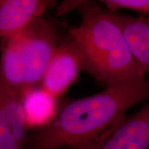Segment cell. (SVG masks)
<instances>
[{
  "mask_svg": "<svg viewBox=\"0 0 149 149\" xmlns=\"http://www.w3.org/2000/svg\"><path fill=\"white\" fill-rule=\"evenodd\" d=\"M149 99V79L108 86L93 95L74 100L57 111L29 141V149H61L98 139L133 106Z\"/></svg>",
  "mask_w": 149,
  "mask_h": 149,
  "instance_id": "1",
  "label": "cell"
},
{
  "mask_svg": "<svg viewBox=\"0 0 149 149\" xmlns=\"http://www.w3.org/2000/svg\"><path fill=\"white\" fill-rule=\"evenodd\" d=\"M19 37L24 61L26 88L34 87L41 81L59 46L58 35L49 22L39 17L31 22Z\"/></svg>",
  "mask_w": 149,
  "mask_h": 149,
  "instance_id": "3",
  "label": "cell"
},
{
  "mask_svg": "<svg viewBox=\"0 0 149 149\" xmlns=\"http://www.w3.org/2000/svg\"><path fill=\"white\" fill-rule=\"evenodd\" d=\"M120 28L134 58L145 74L149 72V16L132 17L105 10Z\"/></svg>",
  "mask_w": 149,
  "mask_h": 149,
  "instance_id": "7",
  "label": "cell"
},
{
  "mask_svg": "<svg viewBox=\"0 0 149 149\" xmlns=\"http://www.w3.org/2000/svg\"><path fill=\"white\" fill-rule=\"evenodd\" d=\"M83 69L81 51L73 40L59 44L41 79V88L54 98L64 95Z\"/></svg>",
  "mask_w": 149,
  "mask_h": 149,
  "instance_id": "4",
  "label": "cell"
},
{
  "mask_svg": "<svg viewBox=\"0 0 149 149\" xmlns=\"http://www.w3.org/2000/svg\"><path fill=\"white\" fill-rule=\"evenodd\" d=\"M22 93L0 83V122L25 147L27 125L22 107Z\"/></svg>",
  "mask_w": 149,
  "mask_h": 149,
  "instance_id": "8",
  "label": "cell"
},
{
  "mask_svg": "<svg viewBox=\"0 0 149 149\" xmlns=\"http://www.w3.org/2000/svg\"><path fill=\"white\" fill-rule=\"evenodd\" d=\"M0 83L21 92L26 88L24 61L19 36L6 40L1 55Z\"/></svg>",
  "mask_w": 149,
  "mask_h": 149,
  "instance_id": "10",
  "label": "cell"
},
{
  "mask_svg": "<svg viewBox=\"0 0 149 149\" xmlns=\"http://www.w3.org/2000/svg\"><path fill=\"white\" fill-rule=\"evenodd\" d=\"M0 149H25L3 123L0 122Z\"/></svg>",
  "mask_w": 149,
  "mask_h": 149,
  "instance_id": "12",
  "label": "cell"
},
{
  "mask_svg": "<svg viewBox=\"0 0 149 149\" xmlns=\"http://www.w3.org/2000/svg\"><path fill=\"white\" fill-rule=\"evenodd\" d=\"M55 4V1L48 0H1L0 35L6 40L19 36L31 22Z\"/></svg>",
  "mask_w": 149,
  "mask_h": 149,
  "instance_id": "6",
  "label": "cell"
},
{
  "mask_svg": "<svg viewBox=\"0 0 149 149\" xmlns=\"http://www.w3.org/2000/svg\"><path fill=\"white\" fill-rule=\"evenodd\" d=\"M102 2L110 11L121 8L137 11L149 16V0H103Z\"/></svg>",
  "mask_w": 149,
  "mask_h": 149,
  "instance_id": "11",
  "label": "cell"
},
{
  "mask_svg": "<svg viewBox=\"0 0 149 149\" xmlns=\"http://www.w3.org/2000/svg\"><path fill=\"white\" fill-rule=\"evenodd\" d=\"M22 107L27 126L42 127L57 113L55 98L42 88L28 87L22 91Z\"/></svg>",
  "mask_w": 149,
  "mask_h": 149,
  "instance_id": "9",
  "label": "cell"
},
{
  "mask_svg": "<svg viewBox=\"0 0 149 149\" xmlns=\"http://www.w3.org/2000/svg\"><path fill=\"white\" fill-rule=\"evenodd\" d=\"M100 138V137L94 141H89V142L81 143V144L72 145V146H66L64 147V148H62L61 149H93L94 147L95 146L97 142V141Z\"/></svg>",
  "mask_w": 149,
  "mask_h": 149,
  "instance_id": "13",
  "label": "cell"
},
{
  "mask_svg": "<svg viewBox=\"0 0 149 149\" xmlns=\"http://www.w3.org/2000/svg\"><path fill=\"white\" fill-rule=\"evenodd\" d=\"M78 8L82 20L68 33L81 51L83 69L107 86L145 77L120 28L105 10L88 1Z\"/></svg>",
  "mask_w": 149,
  "mask_h": 149,
  "instance_id": "2",
  "label": "cell"
},
{
  "mask_svg": "<svg viewBox=\"0 0 149 149\" xmlns=\"http://www.w3.org/2000/svg\"><path fill=\"white\" fill-rule=\"evenodd\" d=\"M93 149H149V102L135 114L123 117Z\"/></svg>",
  "mask_w": 149,
  "mask_h": 149,
  "instance_id": "5",
  "label": "cell"
}]
</instances>
